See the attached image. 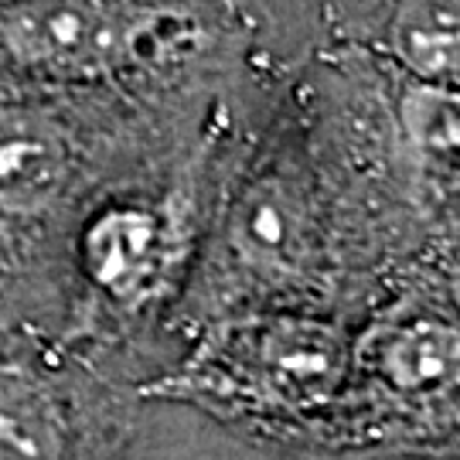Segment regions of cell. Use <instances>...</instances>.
Masks as SVG:
<instances>
[{"label":"cell","mask_w":460,"mask_h":460,"mask_svg":"<svg viewBox=\"0 0 460 460\" xmlns=\"http://www.w3.org/2000/svg\"><path fill=\"white\" fill-rule=\"evenodd\" d=\"M157 256V226L140 208H113L85 232L89 277L110 294H133L147 283Z\"/></svg>","instance_id":"obj_5"},{"label":"cell","mask_w":460,"mask_h":460,"mask_svg":"<svg viewBox=\"0 0 460 460\" xmlns=\"http://www.w3.org/2000/svg\"><path fill=\"white\" fill-rule=\"evenodd\" d=\"M378 368L406 393H429L457 378V331L444 321H412L389 331L378 348Z\"/></svg>","instance_id":"obj_6"},{"label":"cell","mask_w":460,"mask_h":460,"mask_svg":"<svg viewBox=\"0 0 460 460\" xmlns=\"http://www.w3.org/2000/svg\"><path fill=\"white\" fill-rule=\"evenodd\" d=\"M399 127L410 150L433 167H454L457 161V89L450 85H410L399 99Z\"/></svg>","instance_id":"obj_8"},{"label":"cell","mask_w":460,"mask_h":460,"mask_svg":"<svg viewBox=\"0 0 460 460\" xmlns=\"http://www.w3.org/2000/svg\"><path fill=\"white\" fill-rule=\"evenodd\" d=\"M72 174L66 127L38 106H0V212L41 215Z\"/></svg>","instance_id":"obj_2"},{"label":"cell","mask_w":460,"mask_h":460,"mask_svg":"<svg viewBox=\"0 0 460 460\" xmlns=\"http://www.w3.org/2000/svg\"><path fill=\"white\" fill-rule=\"evenodd\" d=\"M66 416L38 378L0 368V460H62Z\"/></svg>","instance_id":"obj_4"},{"label":"cell","mask_w":460,"mask_h":460,"mask_svg":"<svg viewBox=\"0 0 460 460\" xmlns=\"http://www.w3.org/2000/svg\"><path fill=\"white\" fill-rule=\"evenodd\" d=\"M188 28L119 0H17L0 11V62L55 79H110Z\"/></svg>","instance_id":"obj_1"},{"label":"cell","mask_w":460,"mask_h":460,"mask_svg":"<svg viewBox=\"0 0 460 460\" xmlns=\"http://www.w3.org/2000/svg\"><path fill=\"white\" fill-rule=\"evenodd\" d=\"M385 45L416 83L454 89L460 75L457 0H395Z\"/></svg>","instance_id":"obj_3"},{"label":"cell","mask_w":460,"mask_h":460,"mask_svg":"<svg viewBox=\"0 0 460 460\" xmlns=\"http://www.w3.org/2000/svg\"><path fill=\"white\" fill-rule=\"evenodd\" d=\"M270 382L290 395H317L341 376V345L314 324H283L270 331L263 345Z\"/></svg>","instance_id":"obj_7"},{"label":"cell","mask_w":460,"mask_h":460,"mask_svg":"<svg viewBox=\"0 0 460 460\" xmlns=\"http://www.w3.org/2000/svg\"><path fill=\"white\" fill-rule=\"evenodd\" d=\"M239 246L252 260H287L300 235V208L277 184H263L239 208Z\"/></svg>","instance_id":"obj_9"}]
</instances>
